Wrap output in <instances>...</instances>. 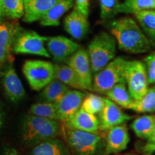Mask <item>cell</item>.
<instances>
[{
	"mask_svg": "<svg viewBox=\"0 0 155 155\" xmlns=\"http://www.w3.org/2000/svg\"><path fill=\"white\" fill-rule=\"evenodd\" d=\"M22 72L32 90L40 91L55 79V64L42 60H28Z\"/></svg>",
	"mask_w": 155,
	"mask_h": 155,
	"instance_id": "52a82bcc",
	"label": "cell"
},
{
	"mask_svg": "<svg viewBox=\"0 0 155 155\" xmlns=\"http://www.w3.org/2000/svg\"><path fill=\"white\" fill-rule=\"evenodd\" d=\"M46 48L52 58L58 63L66 61L81 47L77 42L65 36L48 38Z\"/></svg>",
	"mask_w": 155,
	"mask_h": 155,
	"instance_id": "30bf717a",
	"label": "cell"
},
{
	"mask_svg": "<svg viewBox=\"0 0 155 155\" xmlns=\"http://www.w3.org/2000/svg\"><path fill=\"white\" fill-rule=\"evenodd\" d=\"M108 99L115 103L118 106L124 108L130 109L131 106L134 102L128 91L126 81H121L114 86L111 90L106 94Z\"/></svg>",
	"mask_w": 155,
	"mask_h": 155,
	"instance_id": "7402d4cb",
	"label": "cell"
},
{
	"mask_svg": "<svg viewBox=\"0 0 155 155\" xmlns=\"http://www.w3.org/2000/svg\"><path fill=\"white\" fill-rule=\"evenodd\" d=\"M17 27L11 23H0V69L8 61Z\"/></svg>",
	"mask_w": 155,
	"mask_h": 155,
	"instance_id": "ac0fdd59",
	"label": "cell"
},
{
	"mask_svg": "<svg viewBox=\"0 0 155 155\" xmlns=\"http://www.w3.org/2000/svg\"><path fill=\"white\" fill-rule=\"evenodd\" d=\"M74 2L75 0H60L40 19V25L46 27L59 25L61 17L72 8Z\"/></svg>",
	"mask_w": 155,
	"mask_h": 155,
	"instance_id": "ffe728a7",
	"label": "cell"
},
{
	"mask_svg": "<svg viewBox=\"0 0 155 155\" xmlns=\"http://www.w3.org/2000/svg\"><path fill=\"white\" fill-rule=\"evenodd\" d=\"M112 155H151L150 153H146V154H140V153L136 152H130L128 153H125V154H112Z\"/></svg>",
	"mask_w": 155,
	"mask_h": 155,
	"instance_id": "d590c367",
	"label": "cell"
},
{
	"mask_svg": "<svg viewBox=\"0 0 155 155\" xmlns=\"http://www.w3.org/2000/svg\"><path fill=\"white\" fill-rule=\"evenodd\" d=\"M108 28L120 50L129 53L141 54L152 48V44L140 26L131 17L113 19L108 22Z\"/></svg>",
	"mask_w": 155,
	"mask_h": 155,
	"instance_id": "6da1fadb",
	"label": "cell"
},
{
	"mask_svg": "<svg viewBox=\"0 0 155 155\" xmlns=\"http://www.w3.org/2000/svg\"><path fill=\"white\" fill-rule=\"evenodd\" d=\"M147 150L146 151L147 153H150L153 152L155 150V127L152 135L150 136V137L147 139Z\"/></svg>",
	"mask_w": 155,
	"mask_h": 155,
	"instance_id": "836d02e7",
	"label": "cell"
},
{
	"mask_svg": "<svg viewBox=\"0 0 155 155\" xmlns=\"http://www.w3.org/2000/svg\"><path fill=\"white\" fill-rule=\"evenodd\" d=\"M2 9H1V3H0V23L2 22Z\"/></svg>",
	"mask_w": 155,
	"mask_h": 155,
	"instance_id": "74e56055",
	"label": "cell"
},
{
	"mask_svg": "<svg viewBox=\"0 0 155 155\" xmlns=\"http://www.w3.org/2000/svg\"><path fill=\"white\" fill-rule=\"evenodd\" d=\"M60 0H25L23 21L32 23L40 19Z\"/></svg>",
	"mask_w": 155,
	"mask_h": 155,
	"instance_id": "e0dca14e",
	"label": "cell"
},
{
	"mask_svg": "<svg viewBox=\"0 0 155 155\" xmlns=\"http://www.w3.org/2000/svg\"><path fill=\"white\" fill-rule=\"evenodd\" d=\"M75 8L88 17L89 14V5L90 0H75Z\"/></svg>",
	"mask_w": 155,
	"mask_h": 155,
	"instance_id": "d6a6232c",
	"label": "cell"
},
{
	"mask_svg": "<svg viewBox=\"0 0 155 155\" xmlns=\"http://www.w3.org/2000/svg\"><path fill=\"white\" fill-rule=\"evenodd\" d=\"M134 16L150 43L155 47V9L139 12Z\"/></svg>",
	"mask_w": 155,
	"mask_h": 155,
	"instance_id": "603a6c76",
	"label": "cell"
},
{
	"mask_svg": "<svg viewBox=\"0 0 155 155\" xmlns=\"http://www.w3.org/2000/svg\"><path fill=\"white\" fill-rule=\"evenodd\" d=\"M148 9H155V0H124L120 3L119 14H134Z\"/></svg>",
	"mask_w": 155,
	"mask_h": 155,
	"instance_id": "484cf974",
	"label": "cell"
},
{
	"mask_svg": "<svg viewBox=\"0 0 155 155\" xmlns=\"http://www.w3.org/2000/svg\"><path fill=\"white\" fill-rule=\"evenodd\" d=\"M130 109L137 113L155 112V84L148 88L142 98L138 101H134Z\"/></svg>",
	"mask_w": 155,
	"mask_h": 155,
	"instance_id": "83f0119b",
	"label": "cell"
},
{
	"mask_svg": "<svg viewBox=\"0 0 155 155\" xmlns=\"http://www.w3.org/2000/svg\"><path fill=\"white\" fill-rule=\"evenodd\" d=\"M98 116L99 129L107 131L111 128L124 124L133 119V116L126 114L117 104L106 98V104Z\"/></svg>",
	"mask_w": 155,
	"mask_h": 155,
	"instance_id": "8fae6325",
	"label": "cell"
},
{
	"mask_svg": "<svg viewBox=\"0 0 155 155\" xmlns=\"http://www.w3.org/2000/svg\"><path fill=\"white\" fill-rule=\"evenodd\" d=\"M117 42L111 34L101 32L93 38L88 52L93 75L106 67L115 58Z\"/></svg>",
	"mask_w": 155,
	"mask_h": 155,
	"instance_id": "277c9868",
	"label": "cell"
},
{
	"mask_svg": "<svg viewBox=\"0 0 155 155\" xmlns=\"http://www.w3.org/2000/svg\"><path fill=\"white\" fill-rule=\"evenodd\" d=\"M64 29L75 40H82L89 31L88 17L74 9L64 19Z\"/></svg>",
	"mask_w": 155,
	"mask_h": 155,
	"instance_id": "9a60e30c",
	"label": "cell"
},
{
	"mask_svg": "<svg viewBox=\"0 0 155 155\" xmlns=\"http://www.w3.org/2000/svg\"><path fill=\"white\" fill-rule=\"evenodd\" d=\"M2 155H21L17 150H15L13 147H8L4 150Z\"/></svg>",
	"mask_w": 155,
	"mask_h": 155,
	"instance_id": "e575fe53",
	"label": "cell"
},
{
	"mask_svg": "<svg viewBox=\"0 0 155 155\" xmlns=\"http://www.w3.org/2000/svg\"><path fill=\"white\" fill-rule=\"evenodd\" d=\"M61 135L72 155H106V131L88 132L62 123Z\"/></svg>",
	"mask_w": 155,
	"mask_h": 155,
	"instance_id": "7a4b0ae2",
	"label": "cell"
},
{
	"mask_svg": "<svg viewBox=\"0 0 155 155\" xmlns=\"http://www.w3.org/2000/svg\"><path fill=\"white\" fill-rule=\"evenodd\" d=\"M62 123L70 128L88 132H98L101 131L98 118L95 114H89L82 108Z\"/></svg>",
	"mask_w": 155,
	"mask_h": 155,
	"instance_id": "2e32d148",
	"label": "cell"
},
{
	"mask_svg": "<svg viewBox=\"0 0 155 155\" xmlns=\"http://www.w3.org/2000/svg\"><path fill=\"white\" fill-rule=\"evenodd\" d=\"M106 104V98L97 94H87L83 99L81 108L91 114H100Z\"/></svg>",
	"mask_w": 155,
	"mask_h": 155,
	"instance_id": "f546056e",
	"label": "cell"
},
{
	"mask_svg": "<svg viewBox=\"0 0 155 155\" xmlns=\"http://www.w3.org/2000/svg\"><path fill=\"white\" fill-rule=\"evenodd\" d=\"M128 61L122 57L115 58L104 68L95 73L93 91L106 94L116 84L125 81V69Z\"/></svg>",
	"mask_w": 155,
	"mask_h": 155,
	"instance_id": "5b68a950",
	"label": "cell"
},
{
	"mask_svg": "<svg viewBox=\"0 0 155 155\" xmlns=\"http://www.w3.org/2000/svg\"><path fill=\"white\" fill-rule=\"evenodd\" d=\"M65 62L75 71L86 91H93V73L87 50L80 48Z\"/></svg>",
	"mask_w": 155,
	"mask_h": 155,
	"instance_id": "9c48e42d",
	"label": "cell"
},
{
	"mask_svg": "<svg viewBox=\"0 0 155 155\" xmlns=\"http://www.w3.org/2000/svg\"><path fill=\"white\" fill-rule=\"evenodd\" d=\"M29 112H30V114L39 116V117L58 121L57 106H56V104H53V103L44 101L34 104L30 106Z\"/></svg>",
	"mask_w": 155,
	"mask_h": 155,
	"instance_id": "f1b7e54d",
	"label": "cell"
},
{
	"mask_svg": "<svg viewBox=\"0 0 155 155\" xmlns=\"http://www.w3.org/2000/svg\"><path fill=\"white\" fill-rule=\"evenodd\" d=\"M125 81L134 100L138 101L142 98L149 88L144 63L139 61H128L125 69Z\"/></svg>",
	"mask_w": 155,
	"mask_h": 155,
	"instance_id": "ba28073f",
	"label": "cell"
},
{
	"mask_svg": "<svg viewBox=\"0 0 155 155\" xmlns=\"http://www.w3.org/2000/svg\"><path fill=\"white\" fill-rule=\"evenodd\" d=\"M70 88L57 79H53L42 89L40 97L45 102L57 104L64 96Z\"/></svg>",
	"mask_w": 155,
	"mask_h": 155,
	"instance_id": "cb8c5ba5",
	"label": "cell"
},
{
	"mask_svg": "<svg viewBox=\"0 0 155 155\" xmlns=\"http://www.w3.org/2000/svg\"><path fill=\"white\" fill-rule=\"evenodd\" d=\"M129 141L130 137L125 124L111 128L106 131L105 154H119L127 148Z\"/></svg>",
	"mask_w": 155,
	"mask_h": 155,
	"instance_id": "5bb4252c",
	"label": "cell"
},
{
	"mask_svg": "<svg viewBox=\"0 0 155 155\" xmlns=\"http://www.w3.org/2000/svg\"><path fill=\"white\" fill-rule=\"evenodd\" d=\"M119 0H99L100 16L104 20H110L119 14Z\"/></svg>",
	"mask_w": 155,
	"mask_h": 155,
	"instance_id": "4dcf8cb0",
	"label": "cell"
},
{
	"mask_svg": "<svg viewBox=\"0 0 155 155\" xmlns=\"http://www.w3.org/2000/svg\"><path fill=\"white\" fill-rule=\"evenodd\" d=\"M2 79L5 92L9 100L18 102L24 98L26 91L12 63H9L4 68Z\"/></svg>",
	"mask_w": 155,
	"mask_h": 155,
	"instance_id": "4fadbf2b",
	"label": "cell"
},
{
	"mask_svg": "<svg viewBox=\"0 0 155 155\" xmlns=\"http://www.w3.org/2000/svg\"><path fill=\"white\" fill-rule=\"evenodd\" d=\"M30 155H72L63 139L54 138L35 145Z\"/></svg>",
	"mask_w": 155,
	"mask_h": 155,
	"instance_id": "d6986e66",
	"label": "cell"
},
{
	"mask_svg": "<svg viewBox=\"0 0 155 155\" xmlns=\"http://www.w3.org/2000/svg\"><path fill=\"white\" fill-rule=\"evenodd\" d=\"M62 122L45 119L32 114L23 119L22 124V140L25 144L35 146L42 141L57 138L61 134Z\"/></svg>",
	"mask_w": 155,
	"mask_h": 155,
	"instance_id": "3957f363",
	"label": "cell"
},
{
	"mask_svg": "<svg viewBox=\"0 0 155 155\" xmlns=\"http://www.w3.org/2000/svg\"><path fill=\"white\" fill-rule=\"evenodd\" d=\"M2 16L18 19L25 14V0H0Z\"/></svg>",
	"mask_w": 155,
	"mask_h": 155,
	"instance_id": "4316f807",
	"label": "cell"
},
{
	"mask_svg": "<svg viewBox=\"0 0 155 155\" xmlns=\"http://www.w3.org/2000/svg\"><path fill=\"white\" fill-rule=\"evenodd\" d=\"M3 124V114L2 113L1 109H0V129H1L2 127Z\"/></svg>",
	"mask_w": 155,
	"mask_h": 155,
	"instance_id": "8d00e7d4",
	"label": "cell"
},
{
	"mask_svg": "<svg viewBox=\"0 0 155 155\" xmlns=\"http://www.w3.org/2000/svg\"><path fill=\"white\" fill-rule=\"evenodd\" d=\"M134 132L139 138L148 139L155 127V115H144L136 119L131 125Z\"/></svg>",
	"mask_w": 155,
	"mask_h": 155,
	"instance_id": "d4e9b609",
	"label": "cell"
},
{
	"mask_svg": "<svg viewBox=\"0 0 155 155\" xmlns=\"http://www.w3.org/2000/svg\"><path fill=\"white\" fill-rule=\"evenodd\" d=\"M149 84H155V52L147 55L144 59Z\"/></svg>",
	"mask_w": 155,
	"mask_h": 155,
	"instance_id": "1f68e13d",
	"label": "cell"
},
{
	"mask_svg": "<svg viewBox=\"0 0 155 155\" xmlns=\"http://www.w3.org/2000/svg\"><path fill=\"white\" fill-rule=\"evenodd\" d=\"M55 79L61 81L68 88L82 91H86L75 71L67 64H55Z\"/></svg>",
	"mask_w": 155,
	"mask_h": 155,
	"instance_id": "44dd1931",
	"label": "cell"
},
{
	"mask_svg": "<svg viewBox=\"0 0 155 155\" xmlns=\"http://www.w3.org/2000/svg\"><path fill=\"white\" fill-rule=\"evenodd\" d=\"M86 93L79 90H70L56 104L58 121L65 122L80 109L86 96Z\"/></svg>",
	"mask_w": 155,
	"mask_h": 155,
	"instance_id": "7c38bea8",
	"label": "cell"
},
{
	"mask_svg": "<svg viewBox=\"0 0 155 155\" xmlns=\"http://www.w3.org/2000/svg\"><path fill=\"white\" fill-rule=\"evenodd\" d=\"M48 37L42 36L32 30L16 28L12 44V52L50 58L45 46Z\"/></svg>",
	"mask_w": 155,
	"mask_h": 155,
	"instance_id": "8992f818",
	"label": "cell"
}]
</instances>
